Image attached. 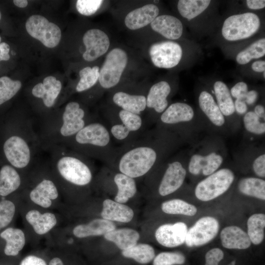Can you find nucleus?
I'll return each instance as SVG.
<instances>
[{
    "label": "nucleus",
    "mask_w": 265,
    "mask_h": 265,
    "mask_svg": "<svg viewBox=\"0 0 265 265\" xmlns=\"http://www.w3.org/2000/svg\"><path fill=\"white\" fill-rule=\"evenodd\" d=\"M177 144V135L156 128L118 148L113 167L134 179L141 177L166 160Z\"/></svg>",
    "instance_id": "nucleus-1"
},
{
    "label": "nucleus",
    "mask_w": 265,
    "mask_h": 265,
    "mask_svg": "<svg viewBox=\"0 0 265 265\" xmlns=\"http://www.w3.org/2000/svg\"><path fill=\"white\" fill-rule=\"evenodd\" d=\"M94 119L80 103H68L62 111L53 112L46 118L36 121V129L44 152L63 145Z\"/></svg>",
    "instance_id": "nucleus-2"
},
{
    "label": "nucleus",
    "mask_w": 265,
    "mask_h": 265,
    "mask_svg": "<svg viewBox=\"0 0 265 265\" xmlns=\"http://www.w3.org/2000/svg\"><path fill=\"white\" fill-rule=\"evenodd\" d=\"M12 130L2 145L4 157L18 170L26 169L37 160L43 151L35 119L22 114L13 120Z\"/></svg>",
    "instance_id": "nucleus-3"
},
{
    "label": "nucleus",
    "mask_w": 265,
    "mask_h": 265,
    "mask_svg": "<svg viewBox=\"0 0 265 265\" xmlns=\"http://www.w3.org/2000/svg\"><path fill=\"white\" fill-rule=\"evenodd\" d=\"M108 128L94 119L62 146L113 167L118 148L114 146Z\"/></svg>",
    "instance_id": "nucleus-4"
},
{
    "label": "nucleus",
    "mask_w": 265,
    "mask_h": 265,
    "mask_svg": "<svg viewBox=\"0 0 265 265\" xmlns=\"http://www.w3.org/2000/svg\"><path fill=\"white\" fill-rule=\"evenodd\" d=\"M47 152L53 168L64 181L79 187L91 183L93 173L90 159L63 146H54Z\"/></svg>",
    "instance_id": "nucleus-5"
},
{
    "label": "nucleus",
    "mask_w": 265,
    "mask_h": 265,
    "mask_svg": "<svg viewBox=\"0 0 265 265\" xmlns=\"http://www.w3.org/2000/svg\"><path fill=\"white\" fill-rule=\"evenodd\" d=\"M108 128L112 139L123 144L130 142L144 132L145 121L141 115L120 109L108 117Z\"/></svg>",
    "instance_id": "nucleus-6"
},
{
    "label": "nucleus",
    "mask_w": 265,
    "mask_h": 265,
    "mask_svg": "<svg viewBox=\"0 0 265 265\" xmlns=\"http://www.w3.org/2000/svg\"><path fill=\"white\" fill-rule=\"evenodd\" d=\"M260 25L259 17L254 13L233 15L224 21L222 35L225 39L230 41L247 39L259 30Z\"/></svg>",
    "instance_id": "nucleus-7"
},
{
    "label": "nucleus",
    "mask_w": 265,
    "mask_h": 265,
    "mask_svg": "<svg viewBox=\"0 0 265 265\" xmlns=\"http://www.w3.org/2000/svg\"><path fill=\"white\" fill-rule=\"evenodd\" d=\"M235 177L233 171L230 169H219L197 184L195 195L197 199L202 201L213 200L228 190Z\"/></svg>",
    "instance_id": "nucleus-8"
},
{
    "label": "nucleus",
    "mask_w": 265,
    "mask_h": 265,
    "mask_svg": "<svg viewBox=\"0 0 265 265\" xmlns=\"http://www.w3.org/2000/svg\"><path fill=\"white\" fill-rule=\"evenodd\" d=\"M193 108L188 104L176 102L166 108L156 122L157 128L169 131L176 135L194 118Z\"/></svg>",
    "instance_id": "nucleus-9"
},
{
    "label": "nucleus",
    "mask_w": 265,
    "mask_h": 265,
    "mask_svg": "<svg viewBox=\"0 0 265 265\" xmlns=\"http://www.w3.org/2000/svg\"><path fill=\"white\" fill-rule=\"evenodd\" d=\"M127 53L120 48L112 49L106 55L99 71V82L104 89L117 85L128 63Z\"/></svg>",
    "instance_id": "nucleus-10"
},
{
    "label": "nucleus",
    "mask_w": 265,
    "mask_h": 265,
    "mask_svg": "<svg viewBox=\"0 0 265 265\" xmlns=\"http://www.w3.org/2000/svg\"><path fill=\"white\" fill-rule=\"evenodd\" d=\"M224 160L222 150L216 148H204L192 154L187 168L193 175L208 176L218 170Z\"/></svg>",
    "instance_id": "nucleus-11"
},
{
    "label": "nucleus",
    "mask_w": 265,
    "mask_h": 265,
    "mask_svg": "<svg viewBox=\"0 0 265 265\" xmlns=\"http://www.w3.org/2000/svg\"><path fill=\"white\" fill-rule=\"evenodd\" d=\"M26 28L31 37L40 41L47 48H53L57 46L61 38L59 26L40 15L30 16L26 21Z\"/></svg>",
    "instance_id": "nucleus-12"
},
{
    "label": "nucleus",
    "mask_w": 265,
    "mask_h": 265,
    "mask_svg": "<svg viewBox=\"0 0 265 265\" xmlns=\"http://www.w3.org/2000/svg\"><path fill=\"white\" fill-rule=\"evenodd\" d=\"M149 53L155 66L169 69L179 63L182 57L183 50L178 43L164 41L153 44L149 48Z\"/></svg>",
    "instance_id": "nucleus-13"
},
{
    "label": "nucleus",
    "mask_w": 265,
    "mask_h": 265,
    "mask_svg": "<svg viewBox=\"0 0 265 265\" xmlns=\"http://www.w3.org/2000/svg\"><path fill=\"white\" fill-rule=\"evenodd\" d=\"M180 156L174 157L165 164L163 176L158 187V192L162 196L169 195L179 189L183 184L186 170Z\"/></svg>",
    "instance_id": "nucleus-14"
},
{
    "label": "nucleus",
    "mask_w": 265,
    "mask_h": 265,
    "mask_svg": "<svg viewBox=\"0 0 265 265\" xmlns=\"http://www.w3.org/2000/svg\"><path fill=\"white\" fill-rule=\"evenodd\" d=\"M219 228L216 219L210 216L203 217L187 230L185 243L188 247L205 244L216 236Z\"/></svg>",
    "instance_id": "nucleus-15"
},
{
    "label": "nucleus",
    "mask_w": 265,
    "mask_h": 265,
    "mask_svg": "<svg viewBox=\"0 0 265 265\" xmlns=\"http://www.w3.org/2000/svg\"><path fill=\"white\" fill-rule=\"evenodd\" d=\"M82 41L86 48L82 57L87 61H94L104 54L110 45L107 34L97 28L88 30L83 36Z\"/></svg>",
    "instance_id": "nucleus-16"
},
{
    "label": "nucleus",
    "mask_w": 265,
    "mask_h": 265,
    "mask_svg": "<svg viewBox=\"0 0 265 265\" xmlns=\"http://www.w3.org/2000/svg\"><path fill=\"white\" fill-rule=\"evenodd\" d=\"M62 90L61 81L52 76L45 78L42 82L35 84L32 88V96L41 100L45 109L53 108Z\"/></svg>",
    "instance_id": "nucleus-17"
},
{
    "label": "nucleus",
    "mask_w": 265,
    "mask_h": 265,
    "mask_svg": "<svg viewBox=\"0 0 265 265\" xmlns=\"http://www.w3.org/2000/svg\"><path fill=\"white\" fill-rule=\"evenodd\" d=\"M187 230V226L184 222L165 224L157 229L155 237L161 245L175 247L185 242Z\"/></svg>",
    "instance_id": "nucleus-18"
},
{
    "label": "nucleus",
    "mask_w": 265,
    "mask_h": 265,
    "mask_svg": "<svg viewBox=\"0 0 265 265\" xmlns=\"http://www.w3.org/2000/svg\"><path fill=\"white\" fill-rule=\"evenodd\" d=\"M171 92L170 84L166 81H160L153 84L146 95V108L155 114L156 123L159 116L168 106V97Z\"/></svg>",
    "instance_id": "nucleus-19"
},
{
    "label": "nucleus",
    "mask_w": 265,
    "mask_h": 265,
    "mask_svg": "<svg viewBox=\"0 0 265 265\" xmlns=\"http://www.w3.org/2000/svg\"><path fill=\"white\" fill-rule=\"evenodd\" d=\"M159 14L157 6L148 4L130 12L125 18V24L130 29H138L151 24Z\"/></svg>",
    "instance_id": "nucleus-20"
},
{
    "label": "nucleus",
    "mask_w": 265,
    "mask_h": 265,
    "mask_svg": "<svg viewBox=\"0 0 265 265\" xmlns=\"http://www.w3.org/2000/svg\"><path fill=\"white\" fill-rule=\"evenodd\" d=\"M150 25L153 30L170 40L180 38L183 32V26L181 21L170 15L157 16Z\"/></svg>",
    "instance_id": "nucleus-21"
},
{
    "label": "nucleus",
    "mask_w": 265,
    "mask_h": 265,
    "mask_svg": "<svg viewBox=\"0 0 265 265\" xmlns=\"http://www.w3.org/2000/svg\"><path fill=\"white\" fill-rule=\"evenodd\" d=\"M29 196L33 202L42 207L47 208L52 205V200L58 197V190L53 181L44 178L30 190Z\"/></svg>",
    "instance_id": "nucleus-22"
},
{
    "label": "nucleus",
    "mask_w": 265,
    "mask_h": 265,
    "mask_svg": "<svg viewBox=\"0 0 265 265\" xmlns=\"http://www.w3.org/2000/svg\"><path fill=\"white\" fill-rule=\"evenodd\" d=\"M113 103L120 109L141 115L146 108V96L119 91L112 96Z\"/></svg>",
    "instance_id": "nucleus-23"
},
{
    "label": "nucleus",
    "mask_w": 265,
    "mask_h": 265,
    "mask_svg": "<svg viewBox=\"0 0 265 265\" xmlns=\"http://www.w3.org/2000/svg\"><path fill=\"white\" fill-rule=\"evenodd\" d=\"M198 104L201 111L212 125L216 128L225 126V117L210 93L205 90L202 91L198 97Z\"/></svg>",
    "instance_id": "nucleus-24"
},
{
    "label": "nucleus",
    "mask_w": 265,
    "mask_h": 265,
    "mask_svg": "<svg viewBox=\"0 0 265 265\" xmlns=\"http://www.w3.org/2000/svg\"><path fill=\"white\" fill-rule=\"evenodd\" d=\"M101 214L104 219L128 223L132 220L134 213L130 207L114 200L106 199L103 202Z\"/></svg>",
    "instance_id": "nucleus-25"
},
{
    "label": "nucleus",
    "mask_w": 265,
    "mask_h": 265,
    "mask_svg": "<svg viewBox=\"0 0 265 265\" xmlns=\"http://www.w3.org/2000/svg\"><path fill=\"white\" fill-rule=\"evenodd\" d=\"M220 238L223 247L228 249H245L251 242L247 234L236 226H230L222 229Z\"/></svg>",
    "instance_id": "nucleus-26"
},
{
    "label": "nucleus",
    "mask_w": 265,
    "mask_h": 265,
    "mask_svg": "<svg viewBox=\"0 0 265 265\" xmlns=\"http://www.w3.org/2000/svg\"><path fill=\"white\" fill-rule=\"evenodd\" d=\"M116 229L111 221L103 218L95 219L86 224H80L73 229V234L77 238L105 235Z\"/></svg>",
    "instance_id": "nucleus-27"
},
{
    "label": "nucleus",
    "mask_w": 265,
    "mask_h": 265,
    "mask_svg": "<svg viewBox=\"0 0 265 265\" xmlns=\"http://www.w3.org/2000/svg\"><path fill=\"white\" fill-rule=\"evenodd\" d=\"M22 184L18 169L10 164H5L0 169V196H6L17 190Z\"/></svg>",
    "instance_id": "nucleus-28"
},
{
    "label": "nucleus",
    "mask_w": 265,
    "mask_h": 265,
    "mask_svg": "<svg viewBox=\"0 0 265 265\" xmlns=\"http://www.w3.org/2000/svg\"><path fill=\"white\" fill-rule=\"evenodd\" d=\"M113 180L117 187L114 197L116 202L126 203L136 194V185L133 178L119 172L114 175Z\"/></svg>",
    "instance_id": "nucleus-29"
},
{
    "label": "nucleus",
    "mask_w": 265,
    "mask_h": 265,
    "mask_svg": "<svg viewBox=\"0 0 265 265\" xmlns=\"http://www.w3.org/2000/svg\"><path fill=\"white\" fill-rule=\"evenodd\" d=\"M27 221L32 226L35 232L38 235L45 234L50 231L57 223L55 215L51 212L41 213L33 210L26 214Z\"/></svg>",
    "instance_id": "nucleus-30"
},
{
    "label": "nucleus",
    "mask_w": 265,
    "mask_h": 265,
    "mask_svg": "<svg viewBox=\"0 0 265 265\" xmlns=\"http://www.w3.org/2000/svg\"><path fill=\"white\" fill-rule=\"evenodd\" d=\"M104 236L105 239L114 243L122 250L136 245L140 237L137 231L130 228L115 229Z\"/></svg>",
    "instance_id": "nucleus-31"
},
{
    "label": "nucleus",
    "mask_w": 265,
    "mask_h": 265,
    "mask_svg": "<svg viewBox=\"0 0 265 265\" xmlns=\"http://www.w3.org/2000/svg\"><path fill=\"white\" fill-rule=\"evenodd\" d=\"M0 236L6 241L4 252L7 256L17 255L25 244V234L20 229L8 228L1 232Z\"/></svg>",
    "instance_id": "nucleus-32"
},
{
    "label": "nucleus",
    "mask_w": 265,
    "mask_h": 265,
    "mask_svg": "<svg viewBox=\"0 0 265 265\" xmlns=\"http://www.w3.org/2000/svg\"><path fill=\"white\" fill-rule=\"evenodd\" d=\"M216 104L224 116L230 117L235 112L234 102L227 85L222 81H216L213 85Z\"/></svg>",
    "instance_id": "nucleus-33"
},
{
    "label": "nucleus",
    "mask_w": 265,
    "mask_h": 265,
    "mask_svg": "<svg viewBox=\"0 0 265 265\" xmlns=\"http://www.w3.org/2000/svg\"><path fill=\"white\" fill-rule=\"evenodd\" d=\"M238 189L244 195L265 199V181L257 177H245L238 183Z\"/></svg>",
    "instance_id": "nucleus-34"
},
{
    "label": "nucleus",
    "mask_w": 265,
    "mask_h": 265,
    "mask_svg": "<svg viewBox=\"0 0 265 265\" xmlns=\"http://www.w3.org/2000/svg\"><path fill=\"white\" fill-rule=\"evenodd\" d=\"M211 2L209 0H180L177 8L183 17L191 20L203 12Z\"/></svg>",
    "instance_id": "nucleus-35"
},
{
    "label": "nucleus",
    "mask_w": 265,
    "mask_h": 265,
    "mask_svg": "<svg viewBox=\"0 0 265 265\" xmlns=\"http://www.w3.org/2000/svg\"><path fill=\"white\" fill-rule=\"evenodd\" d=\"M247 235L251 242L255 245L260 244L264 238L265 215L256 213L249 217L247 222Z\"/></svg>",
    "instance_id": "nucleus-36"
},
{
    "label": "nucleus",
    "mask_w": 265,
    "mask_h": 265,
    "mask_svg": "<svg viewBox=\"0 0 265 265\" xmlns=\"http://www.w3.org/2000/svg\"><path fill=\"white\" fill-rule=\"evenodd\" d=\"M122 254L125 257L132 258L142 264L150 262L155 256L153 247L145 243L136 244L128 249L122 250Z\"/></svg>",
    "instance_id": "nucleus-37"
},
{
    "label": "nucleus",
    "mask_w": 265,
    "mask_h": 265,
    "mask_svg": "<svg viewBox=\"0 0 265 265\" xmlns=\"http://www.w3.org/2000/svg\"><path fill=\"white\" fill-rule=\"evenodd\" d=\"M265 54V38L254 42L247 48L240 52L236 56L237 63L240 65L247 64L253 59H257Z\"/></svg>",
    "instance_id": "nucleus-38"
},
{
    "label": "nucleus",
    "mask_w": 265,
    "mask_h": 265,
    "mask_svg": "<svg viewBox=\"0 0 265 265\" xmlns=\"http://www.w3.org/2000/svg\"><path fill=\"white\" fill-rule=\"evenodd\" d=\"M162 211L167 214L193 216L197 211L195 206L179 199L166 201L161 205Z\"/></svg>",
    "instance_id": "nucleus-39"
},
{
    "label": "nucleus",
    "mask_w": 265,
    "mask_h": 265,
    "mask_svg": "<svg viewBox=\"0 0 265 265\" xmlns=\"http://www.w3.org/2000/svg\"><path fill=\"white\" fill-rule=\"evenodd\" d=\"M100 68L97 66L86 67L80 70V77L76 87L78 92H82L94 86L99 80Z\"/></svg>",
    "instance_id": "nucleus-40"
},
{
    "label": "nucleus",
    "mask_w": 265,
    "mask_h": 265,
    "mask_svg": "<svg viewBox=\"0 0 265 265\" xmlns=\"http://www.w3.org/2000/svg\"><path fill=\"white\" fill-rule=\"evenodd\" d=\"M21 82L8 77L0 78V106L13 98L22 87Z\"/></svg>",
    "instance_id": "nucleus-41"
},
{
    "label": "nucleus",
    "mask_w": 265,
    "mask_h": 265,
    "mask_svg": "<svg viewBox=\"0 0 265 265\" xmlns=\"http://www.w3.org/2000/svg\"><path fill=\"white\" fill-rule=\"evenodd\" d=\"M243 123L245 130L252 134L262 135L265 133V121L260 119L253 111L244 114Z\"/></svg>",
    "instance_id": "nucleus-42"
},
{
    "label": "nucleus",
    "mask_w": 265,
    "mask_h": 265,
    "mask_svg": "<svg viewBox=\"0 0 265 265\" xmlns=\"http://www.w3.org/2000/svg\"><path fill=\"white\" fill-rule=\"evenodd\" d=\"M185 257L179 252H164L159 254L154 259L153 265H183Z\"/></svg>",
    "instance_id": "nucleus-43"
},
{
    "label": "nucleus",
    "mask_w": 265,
    "mask_h": 265,
    "mask_svg": "<svg viewBox=\"0 0 265 265\" xmlns=\"http://www.w3.org/2000/svg\"><path fill=\"white\" fill-rule=\"evenodd\" d=\"M15 212V206L12 202L6 200L0 202V229L11 222Z\"/></svg>",
    "instance_id": "nucleus-44"
},
{
    "label": "nucleus",
    "mask_w": 265,
    "mask_h": 265,
    "mask_svg": "<svg viewBox=\"0 0 265 265\" xmlns=\"http://www.w3.org/2000/svg\"><path fill=\"white\" fill-rule=\"evenodd\" d=\"M103 2L101 0H78L76 8L81 15L90 16L96 12Z\"/></svg>",
    "instance_id": "nucleus-45"
},
{
    "label": "nucleus",
    "mask_w": 265,
    "mask_h": 265,
    "mask_svg": "<svg viewBox=\"0 0 265 265\" xmlns=\"http://www.w3.org/2000/svg\"><path fill=\"white\" fill-rule=\"evenodd\" d=\"M224 254L222 250L218 248H214L208 251L205 255V265H218L219 263L222 260ZM234 260L228 265H235Z\"/></svg>",
    "instance_id": "nucleus-46"
},
{
    "label": "nucleus",
    "mask_w": 265,
    "mask_h": 265,
    "mask_svg": "<svg viewBox=\"0 0 265 265\" xmlns=\"http://www.w3.org/2000/svg\"><path fill=\"white\" fill-rule=\"evenodd\" d=\"M252 169L259 177H265V154L263 153L255 158L252 162Z\"/></svg>",
    "instance_id": "nucleus-47"
},
{
    "label": "nucleus",
    "mask_w": 265,
    "mask_h": 265,
    "mask_svg": "<svg viewBox=\"0 0 265 265\" xmlns=\"http://www.w3.org/2000/svg\"><path fill=\"white\" fill-rule=\"evenodd\" d=\"M248 91L247 84L243 81H239L234 85L230 90L232 97L236 99L244 100Z\"/></svg>",
    "instance_id": "nucleus-48"
},
{
    "label": "nucleus",
    "mask_w": 265,
    "mask_h": 265,
    "mask_svg": "<svg viewBox=\"0 0 265 265\" xmlns=\"http://www.w3.org/2000/svg\"><path fill=\"white\" fill-rule=\"evenodd\" d=\"M20 265H47V263L43 259L39 257L29 255L25 258Z\"/></svg>",
    "instance_id": "nucleus-49"
},
{
    "label": "nucleus",
    "mask_w": 265,
    "mask_h": 265,
    "mask_svg": "<svg viewBox=\"0 0 265 265\" xmlns=\"http://www.w3.org/2000/svg\"><path fill=\"white\" fill-rule=\"evenodd\" d=\"M234 106L235 111L239 115L244 114L247 111V105L244 100L236 99Z\"/></svg>",
    "instance_id": "nucleus-50"
},
{
    "label": "nucleus",
    "mask_w": 265,
    "mask_h": 265,
    "mask_svg": "<svg viewBox=\"0 0 265 265\" xmlns=\"http://www.w3.org/2000/svg\"><path fill=\"white\" fill-rule=\"evenodd\" d=\"M246 3L249 9L253 10L261 9L265 7L264 0H247L246 1Z\"/></svg>",
    "instance_id": "nucleus-51"
},
{
    "label": "nucleus",
    "mask_w": 265,
    "mask_h": 265,
    "mask_svg": "<svg viewBox=\"0 0 265 265\" xmlns=\"http://www.w3.org/2000/svg\"><path fill=\"white\" fill-rule=\"evenodd\" d=\"M258 96L259 94L257 91L255 90L248 91L244 99V101L247 105H252L256 102Z\"/></svg>",
    "instance_id": "nucleus-52"
},
{
    "label": "nucleus",
    "mask_w": 265,
    "mask_h": 265,
    "mask_svg": "<svg viewBox=\"0 0 265 265\" xmlns=\"http://www.w3.org/2000/svg\"><path fill=\"white\" fill-rule=\"evenodd\" d=\"M9 51L10 47L8 44L5 42L0 43V57L2 60L7 61L9 59Z\"/></svg>",
    "instance_id": "nucleus-53"
},
{
    "label": "nucleus",
    "mask_w": 265,
    "mask_h": 265,
    "mask_svg": "<svg viewBox=\"0 0 265 265\" xmlns=\"http://www.w3.org/2000/svg\"><path fill=\"white\" fill-rule=\"evenodd\" d=\"M252 69L256 72H264L265 71V61L257 60L254 61L251 65Z\"/></svg>",
    "instance_id": "nucleus-54"
},
{
    "label": "nucleus",
    "mask_w": 265,
    "mask_h": 265,
    "mask_svg": "<svg viewBox=\"0 0 265 265\" xmlns=\"http://www.w3.org/2000/svg\"><path fill=\"white\" fill-rule=\"evenodd\" d=\"M253 112L260 119L264 121H265V108L263 105H256Z\"/></svg>",
    "instance_id": "nucleus-55"
},
{
    "label": "nucleus",
    "mask_w": 265,
    "mask_h": 265,
    "mask_svg": "<svg viewBox=\"0 0 265 265\" xmlns=\"http://www.w3.org/2000/svg\"><path fill=\"white\" fill-rule=\"evenodd\" d=\"M13 3L16 6L20 8H25L28 4L26 0H14Z\"/></svg>",
    "instance_id": "nucleus-56"
},
{
    "label": "nucleus",
    "mask_w": 265,
    "mask_h": 265,
    "mask_svg": "<svg viewBox=\"0 0 265 265\" xmlns=\"http://www.w3.org/2000/svg\"><path fill=\"white\" fill-rule=\"evenodd\" d=\"M49 265H64V264L60 259L55 257L50 261Z\"/></svg>",
    "instance_id": "nucleus-57"
},
{
    "label": "nucleus",
    "mask_w": 265,
    "mask_h": 265,
    "mask_svg": "<svg viewBox=\"0 0 265 265\" xmlns=\"http://www.w3.org/2000/svg\"><path fill=\"white\" fill-rule=\"evenodd\" d=\"M1 12L0 11V20L1 19Z\"/></svg>",
    "instance_id": "nucleus-58"
},
{
    "label": "nucleus",
    "mask_w": 265,
    "mask_h": 265,
    "mask_svg": "<svg viewBox=\"0 0 265 265\" xmlns=\"http://www.w3.org/2000/svg\"><path fill=\"white\" fill-rule=\"evenodd\" d=\"M265 72H263V74H264V78H265Z\"/></svg>",
    "instance_id": "nucleus-59"
},
{
    "label": "nucleus",
    "mask_w": 265,
    "mask_h": 265,
    "mask_svg": "<svg viewBox=\"0 0 265 265\" xmlns=\"http://www.w3.org/2000/svg\"><path fill=\"white\" fill-rule=\"evenodd\" d=\"M1 60H2V59H1V58L0 57V61H1Z\"/></svg>",
    "instance_id": "nucleus-60"
},
{
    "label": "nucleus",
    "mask_w": 265,
    "mask_h": 265,
    "mask_svg": "<svg viewBox=\"0 0 265 265\" xmlns=\"http://www.w3.org/2000/svg\"><path fill=\"white\" fill-rule=\"evenodd\" d=\"M0 40H1V38H0Z\"/></svg>",
    "instance_id": "nucleus-61"
}]
</instances>
